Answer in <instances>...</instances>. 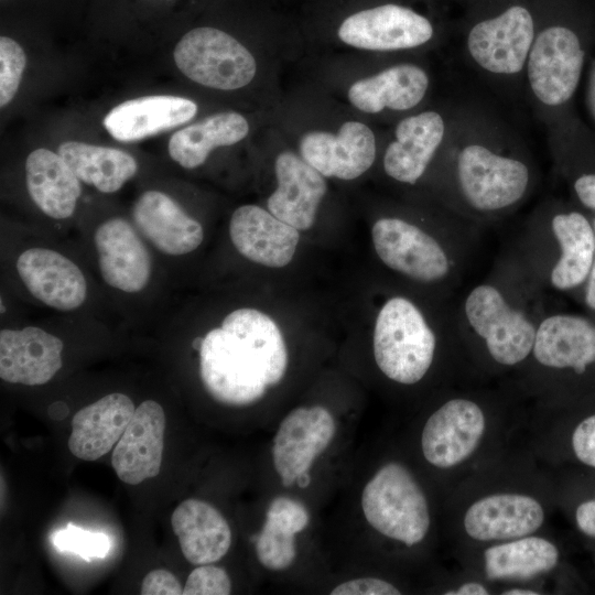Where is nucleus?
I'll use <instances>...</instances> for the list:
<instances>
[{
    "instance_id": "obj_1",
    "label": "nucleus",
    "mask_w": 595,
    "mask_h": 595,
    "mask_svg": "<svg viewBox=\"0 0 595 595\" xmlns=\"http://www.w3.org/2000/svg\"><path fill=\"white\" fill-rule=\"evenodd\" d=\"M547 296L511 247L484 280L455 301L467 359L490 372L520 370L531 354L538 323L550 309Z\"/></svg>"
},
{
    "instance_id": "obj_2",
    "label": "nucleus",
    "mask_w": 595,
    "mask_h": 595,
    "mask_svg": "<svg viewBox=\"0 0 595 595\" xmlns=\"http://www.w3.org/2000/svg\"><path fill=\"white\" fill-rule=\"evenodd\" d=\"M372 349L382 375L401 386L420 383L443 350L465 355L454 306L433 320L421 304L404 294H393L380 306L374 325Z\"/></svg>"
},
{
    "instance_id": "obj_3",
    "label": "nucleus",
    "mask_w": 595,
    "mask_h": 595,
    "mask_svg": "<svg viewBox=\"0 0 595 595\" xmlns=\"http://www.w3.org/2000/svg\"><path fill=\"white\" fill-rule=\"evenodd\" d=\"M512 247L548 294L577 301L595 256L593 217L581 208L545 205Z\"/></svg>"
},
{
    "instance_id": "obj_4",
    "label": "nucleus",
    "mask_w": 595,
    "mask_h": 595,
    "mask_svg": "<svg viewBox=\"0 0 595 595\" xmlns=\"http://www.w3.org/2000/svg\"><path fill=\"white\" fill-rule=\"evenodd\" d=\"M478 236L472 224L432 232L397 216L379 218L371 228L375 251L388 269L445 296L462 281Z\"/></svg>"
},
{
    "instance_id": "obj_5",
    "label": "nucleus",
    "mask_w": 595,
    "mask_h": 595,
    "mask_svg": "<svg viewBox=\"0 0 595 595\" xmlns=\"http://www.w3.org/2000/svg\"><path fill=\"white\" fill-rule=\"evenodd\" d=\"M527 386L560 402L595 390V317L550 307L519 370Z\"/></svg>"
},
{
    "instance_id": "obj_6",
    "label": "nucleus",
    "mask_w": 595,
    "mask_h": 595,
    "mask_svg": "<svg viewBox=\"0 0 595 595\" xmlns=\"http://www.w3.org/2000/svg\"><path fill=\"white\" fill-rule=\"evenodd\" d=\"M532 185L530 166L521 159L470 143L453 165V214L473 225L494 221L517 208Z\"/></svg>"
},
{
    "instance_id": "obj_7",
    "label": "nucleus",
    "mask_w": 595,
    "mask_h": 595,
    "mask_svg": "<svg viewBox=\"0 0 595 595\" xmlns=\"http://www.w3.org/2000/svg\"><path fill=\"white\" fill-rule=\"evenodd\" d=\"M198 349L202 381L220 403H255L283 378L253 345L223 327L210 329Z\"/></svg>"
},
{
    "instance_id": "obj_8",
    "label": "nucleus",
    "mask_w": 595,
    "mask_h": 595,
    "mask_svg": "<svg viewBox=\"0 0 595 595\" xmlns=\"http://www.w3.org/2000/svg\"><path fill=\"white\" fill-rule=\"evenodd\" d=\"M361 509L376 531L408 547L420 543L430 529L426 497L411 472L397 462L381 466L365 485Z\"/></svg>"
},
{
    "instance_id": "obj_9",
    "label": "nucleus",
    "mask_w": 595,
    "mask_h": 595,
    "mask_svg": "<svg viewBox=\"0 0 595 595\" xmlns=\"http://www.w3.org/2000/svg\"><path fill=\"white\" fill-rule=\"evenodd\" d=\"M173 56L177 68L186 77L220 90L248 85L257 72L255 57L240 42L209 26L185 33L176 44Z\"/></svg>"
},
{
    "instance_id": "obj_10",
    "label": "nucleus",
    "mask_w": 595,
    "mask_h": 595,
    "mask_svg": "<svg viewBox=\"0 0 595 595\" xmlns=\"http://www.w3.org/2000/svg\"><path fill=\"white\" fill-rule=\"evenodd\" d=\"M484 404L470 394L446 399L428 418L421 435L424 458L442 469L466 462L478 448L486 432Z\"/></svg>"
},
{
    "instance_id": "obj_11",
    "label": "nucleus",
    "mask_w": 595,
    "mask_h": 595,
    "mask_svg": "<svg viewBox=\"0 0 595 595\" xmlns=\"http://www.w3.org/2000/svg\"><path fill=\"white\" fill-rule=\"evenodd\" d=\"M584 52L570 29L553 25L534 37L527 60L533 95L547 106H560L575 93L583 68Z\"/></svg>"
},
{
    "instance_id": "obj_12",
    "label": "nucleus",
    "mask_w": 595,
    "mask_h": 595,
    "mask_svg": "<svg viewBox=\"0 0 595 595\" xmlns=\"http://www.w3.org/2000/svg\"><path fill=\"white\" fill-rule=\"evenodd\" d=\"M534 41L531 13L512 6L499 15L475 24L467 36L472 58L494 74H516L527 64Z\"/></svg>"
},
{
    "instance_id": "obj_13",
    "label": "nucleus",
    "mask_w": 595,
    "mask_h": 595,
    "mask_svg": "<svg viewBox=\"0 0 595 595\" xmlns=\"http://www.w3.org/2000/svg\"><path fill=\"white\" fill-rule=\"evenodd\" d=\"M336 432L332 413L324 407H300L282 420L273 437L274 469L285 487L309 473L316 457L331 444Z\"/></svg>"
},
{
    "instance_id": "obj_14",
    "label": "nucleus",
    "mask_w": 595,
    "mask_h": 595,
    "mask_svg": "<svg viewBox=\"0 0 595 595\" xmlns=\"http://www.w3.org/2000/svg\"><path fill=\"white\" fill-rule=\"evenodd\" d=\"M337 33L342 42L357 48L398 51L429 42L433 26L412 9L388 3L349 15Z\"/></svg>"
},
{
    "instance_id": "obj_15",
    "label": "nucleus",
    "mask_w": 595,
    "mask_h": 595,
    "mask_svg": "<svg viewBox=\"0 0 595 595\" xmlns=\"http://www.w3.org/2000/svg\"><path fill=\"white\" fill-rule=\"evenodd\" d=\"M300 152L323 176L349 181L374 164L376 138L365 123L347 121L336 133L317 130L305 133L300 141Z\"/></svg>"
},
{
    "instance_id": "obj_16",
    "label": "nucleus",
    "mask_w": 595,
    "mask_h": 595,
    "mask_svg": "<svg viewBox=\"0 0 595 595\" xmlns=\"http://www.w3.org/2000/svg\"><path fill=\"white\" fill-rule=\"evenodd\" d=\"M544 520L545 510L534 497L497 493L473 502L464 515L463 526L476 541H508L532 534Z\"/></svg>"
},
{
    "instance_id": "obj_17",
    "label": "nucleus",
    "mask_w": 595,
    "mask_h": 595,
    "mask_svg": "<svg viewBox=\"0 0 595 595\" xmlns=\"http://www.w3.org/2000/svg\"><path fill=\"white\" fill-rule=\"evenodd\" d=\"M164 431L163 408L153 400L140 403L111 454V465L120 480L137 485L158 476Z\"/></svg>"
},
{
    "instance_id": "obj_18",
    "label": "nucleus",
    "mask_w": 595,
    "mask_h": 595,
    "mask_svg": "<svg viewBox=\"0 0 595 595\" xmlns=\"http://www.w3.org/2000/svg\"><path fill=\"white\" fill-rule=\"evenodd\" d=\"M15 267L29 292L52 309L73 311L86 299L82 270L57 251L30 248L19 256Z\"/></svg>"
},
{
    "instance_id": "obj_19",
    "label": "nucleus",
    "mask_w": 595,
    "mask_h": 595,
    "mask_svg": "<svg viewBox=\"0 0 595 595\" xmlns=\"http://www.w3.org/2000/svg\"><path fill=\"white\" fill-rule=\"evenodd\" d=\"M100 273L110 286L127 293L143 290L151 275V257L136 229L123 218L104 221L95 231Z\"/></svg>"
},
{
    "instance_id": "obj_20",
    "label": "nucleus",
    "mask_w": 595,
    "mask_h": 595,
    "mask_svg": "<svg viewBox=\"0 0 595 595\" xmlns=\"http://www.w3.org/2000/svg\"><path fill=\"white\" fill-rule=\"evenodd\" d=\"M229 235L240 255L270 268L286 266L300 239L296 228L257 205H244L232 213Z\"/></svg>"
},
{
    "instance_id": "obj_21",
    "label": "nucleus",
    "mask_w": 595,
    "mask_h": 595,
    "mask_svg": "<svg viewBox=\"0 0 595 595\" xmlns=\"http://www.w3.org/2000/svg\"><path fill=\"white\" fill-rule=\"evenodd\" d=\"M64 344L35 326L0 332V377L11 383L40 386L62 367Z\"/></svg>"
},
{
    "instance_id": "obj_22",
    "label": "nucleus",
    "mask_w": 595,
    "mask_h": 595,
    "mask_svg": "<svg viewBox=\"0 0 595 595\" xmlns=\"http://www.w3.org/2000/svg\"><path fill=\"white\" fill-rule=\"evenodd\" d=\"M278 187L268 198V209L298 230L310 229L326 194L324 176L303 158L281 152L274 163Z\"/></svg>"
},
{
    "instance_id": "obj_23",
    "label": "nucleus",
    "mask_w": 595,
    "mask_h": 595,
    "mask_svg": "<svg viewBox=\"0 0 595 595\" xmlns=\"http://www.w3.org/2000/svg\"><path fill=\"white\" fill-rule=\"evenodd\" d=\"M445 133L442 116L423 111L401 120L386 149L383 170L392 180L414 185L426 172Z\"/></svg>"
},
{
    "instance_id": "obj_24",
    "label": "nucleus",
    "mask_w": 595,
    "mask_h": 595,
    "mask_svg": "<svg viewBox=\"0 0 595 595\" xmlns=\"http://www.w3.org/2000/svg\"><path fill=\"white\" fill-rule=\"evenodd\" d=\"M197 105L187 98L172 95H151L126 100L113 107L102 125L116 139L138 141L190 121Z\"/></svg>"
},
{
    "instance_id": "obj_25",
    "label": "nucleus",
    "mask_w": 595,
    "mask_h": 595,
    "mask_svg": "<svg viewBox=\"0 0 595 595\" xmlns=\"http://www.w3.org/2000/svg\"><path fill=\"white\" fill-rule=\"evenodd\" d=\"M133 219L141 234L166 255L190 253L204 238L202 225L159 191H147L138 198Z\"/></svg>"
},
{
    "instance_id": "obj_26",
    "label": "nucleus",
    "mask_w": 595,
    "mask_h": 595,
    "mask_svg": "<svg viewBox=\"0 0 595 595\" xmlns=\"http://www.w3.org/2000/svg\"><path fill=\"white\" fill-rule=\"evenodd\" d=\"M136 411L123 393L107 394L77 411L72 420L68 448L84 461H96L119 441Z\"/></svg>"
},
{
    "instance_id": "obj_27",
    "label": "nucleus",
    "mask_w": 595,
    "mask_h": 595,
    "mask_svg": "<svg viewBox=\"0 0 595 595\" xmlns=\"http://www.w3.org/2000/svg\"><path fill=\"white\" fill-rule=\"evenodd\" d=\"M171 524L185 559L192 564L219 561L231 545V530L209 502L199 499L182 501L171 516Z\"/></svg>"
},
{
    "instance_id": "obj_28",
    "label": "nucleus",
    "mask_w": 595,
    "mask_h": 595,
    "mask_svg": "<svg viewBox=\"0 0 595 595\" xmlns=\"http://www.w3.org/2000/svg\"><path fill=\"white\" fill-rule=\"evenodd\" d=\"M429 88L428 74L413 64L394 65L354 83L348 89L349 102L367 113L389 108L408 110L415 107Z\"/></svg>"
},
{
    "instance_id": "obj_29",
    "label": "nucleus",
    "mask_w": 595,
    "mask_h": 595,
    "mask_svg": "<svg viewBox=\"0 0 595 595\" xmlns=\"http://www.w3.org/2000/svg\"><path fill=\"white\" fill-rule=\"evenodd\" d=\"M26 187L32 201L47 216H72L80 196V181L58 154L47 149L31 152L25 162Z\"/></svg>"
},
{
    "instance_id": "obj_30",
    "label": "nucleus",
    "mask_w": 595,
    "mask_h": 595,
    "mask_svg": "<svg viewBox=\"0 0 595 595\" xmlns=\"http://www.w3.org/2000/svg\"><path fill=\"white\" fill-rule=\"evenodd\" d=\"M559 560L553 542L530 534L487 548L484 572L489 581L531 580L551 572Z\"/></svg>"
},
{
    "instance_id": "obj_31",
    "label": "nucleus",
    "mask_w": 595,
    "mask_h": 595,
    "mask_svg": "<svg viewBox=\"0 0 595 595\" xmlns=\"http://www.w3.org/2000/svg\"><path fill=\"white\" fill-rule=\"evenodd\" d=\"M248 132L249 123L240 113L217 112L177 130L169 141V153L181 166L195 169L206 161L212 150L232 145Z\"/></svg>"
},
{
    "instance_id": "obj_32",
    "label": "nucleus",
    "mask_w": 595,
    "mask_h": 595,
    "mask_svg": "<svg viewBox=\"0 0 595 595\" xmlns=\"http://www.w3.org/2000/svg\"><path fill=\"white\" fill-rule=\"evenodd\" d=\"M57 153L79 181L102 193L119 191L138 171L134 158L115 148L67 141L58 147Z\"/></svg>"
},
{
    "instance_id": "obj_33",
    "label": "nucleus",
    "mask_w": 595,
    "mask_h": 595,
    "mask_svg": "<svg viewBox=\"0 0 595 595\" xmlns=\"http://www.w3.org/2000/svg\"><path fill=\"white\" fill-rule=\"evenodd\" d=\"M221 327L248 340L284 376L286 346L281 331L268 315L256 309H238L224 318Z\"/></svg>"
},
{
    "instance_id": "obj_34",
    "label": "nucleus",
    "mask_w": 595,
    "mask_h": 595,
    "mask_svg": "<svg viewBox=\"0 0 595 595\" xmlns=\"http://www.w3.org/2000/svg\"><path fill=\"white\" fill-rule=\"evenodd\" d=\"M296 534L290 526L266 516L256 540V553L261 565L271 571L288 569L296 556Z\"/></svg>"
},
{
    "instance_id": "obj_35",
    "label": "nucleus",
    "mask_w": 595,
    "mask_h": 595,
    "mask_svg": "<svg viewBox=\"0 0 595 595\" xmlns=\"http://www.w3.org/2000/svg\"><path fill=\"white\" fill-rule=\"evenodd\" d=\"M565 403L583 411L571 432V452L580 464L595 469V390Z\"/></svg>"
},
{
    "instance_id": "obj_36",
    "label": "nucleus",
    "mask_w": 595,
    "mask_h": 595,
    "mask_svg": "<svg viewBox=\"0 0 595 595\" xmlns=\"http://www.w3.org/2000/svg\"><path fill=\"white\" fill-rule=\"evenodd\" d=\"M51 540L58 551L76 553L86 561L105 558L111 545L105 533L82 529L73 523L56 530Z\"/></svg>"
},
{
    "instance_id": "obj_37",
    "label": "nucleus",
    "mask_w": 595,
    "mask_h": 595,
    "mask_svg": "<svg viewBox=\"0 0 595 595\" xmlns=\"http://www.w3.org/2000/svg\"><path fill=\"white\" fill-rule=\"evenodd\" d=\"M22 47L8 36L0 37V106L4 107L14 97L25 67Z\"/></svg>"
},
{
    "instance_id": "obj_38",
    "label": "nucleus",
    "mask_w": 595,
    "mask_h": 595,
    "mask_svg": "<svg viewBox=\"0 0 595 595\" xmlns=\"http://www.w3.org/2000/svg\"><path fill=\"white\" fill-rule=\"evenodd\" d=\"M230 591L231 581L224 569L202 564L190 573L183 595H227Z\"/></svg>"
},
{
    "instance_id": "obj_39",
    "label": "nucleus",
    "mask_w": 595,
    "mask_h": 595,
    "mask_svg": "<svg viewBox=\"0 0 595 595\" xmlns=\"http://www.w3.org/2000/svg\"><path fill=\"white\" fill-rule=\"evenodd\" d=\"M266 515L291 526L298 533L303 531L310 522V515L305 506L290 497L274 498Z\"/></svg>"
},
{
    "instance_id": "obj_40",
    "label": "nucleus",
    "mask_w": 595,
    "mask_h": 595,
    "mask_svg": "<svg viewBox=\"0 0 595 595\" xmlns=\"http://www.w3.org/2000/svg\"><path fill=\"white\" fill-rule=\"evenodd\" d=\"M332 595H398L401 594L398 587L393 584L376 578V577H359L346 581L337 585L332 592Z\"/></svg>"
},
{
    "instance_id": "obj_41",
    "label": "nucleus",
    "mask_w": 595,
    "mask_h": 595,
    "mask_svg": "<svg viewBox=\"0 0 595 595\" xmlns=\"http://www.w3.org/2000/svg\"><path fill=\"white\" fill-rule=\"evenodd\" d=\"M142 595H180L183 588L173 573L164 569L151 571L141 585Z\"/></svg>"
},
{
    "instance_id": "obj_42",
    "label": "nucleus",
    "mask_w": 595,
    "mask_h": 595,
    "mask_svg": "<svg viewBox=\"0 0 595 595\" xmlns=\"http://www.w3.org/2000/svg\"><path fill=\"white\" fill-rule=\"evenodd\" d=\"M573 194L582 208L595 215V171H580L572 180Z\"/></svg>"
},
{
    "instance_id": "obj_43",
    "label": "nucleus",
    "mask_w": 595,
    "mask_h": 595,
    "mask_svg": "<svg viewBox=\"0 0 595 595\" xmlns=\"http://www.w3.org/2000/svg\"><path fill=\"white\" fill-rule=\"evenodd\" d=\"M574 521L582 534L595 539V497L585 499L576 506Z\"/></svg>"
},
{
    "instance_id": "obj_44",
    "label": "nucleus",
    "mask_w": 595,
    "mask_h": 595,
    "mask_svg": "<svg viewBox=\"0 0 595 595\" xmlns=\"http://www.w3.org/2000/svg\"><path fill=\"white\" fill-rule=\"evenodd\" d=\"M592 217L595 226V215H592ZM577 302L582 305L585 313L595 317V256Z\"/></svg>"
},
{
    "instance_id": "obj_45",
    "label": "nucleus",
    "mask_w": 595,
    "mask_h": 595,
    "mask_svg": "<svg viewBox=\"0 0 595 595\" xmlns=\"http://www.w3.org/2000/svg\"><path fill=\"white\" fill-rule=\"evenodd\" d=\"M446 595H487V587L479 582H465L454 589L445 592Z\"/></svg>"
},
{
    "instance_id": "obj_46",
    "label": "nucleus",
    "mask_w": 595,
    "mask_h": 595,
    "mask_svg": "<svg viewBox=\"0 0 595 595\" xmlns=\"http://www.w3.org/2000/svg\"><path fill=\"white\" fill-rule=\"evenodd\" d=\"M539 592L526 587H512L502 592V595H538Z\"/></svg>"
},
{
    "instance_id": "obj_47",
    "label": "nucleus",
    "mask_w": 595,
    "mask_h": 595,
    "mask_svg": "<svg viewBox=\"0 0 595 595\" xmlns=\"http://www.w3.org/2000/svg\"><path fill=\"white\" fill-rule=\"evenodd\" d=\"M310 483H311V477H310L309 473L300 475L298 477V479H296V484L301 488L307 487L310 485Z\"/></svg>"
}]
</instances>
